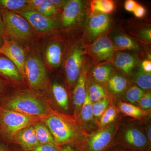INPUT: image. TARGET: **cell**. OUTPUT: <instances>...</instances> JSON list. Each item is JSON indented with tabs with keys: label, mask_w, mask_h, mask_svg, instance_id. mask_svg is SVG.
<instances>
[{
	"label": "cell",
	"mask_w": 151,
	"mask_h": 151,
	"mask_svg": "<svg viewBox=\"0 0 151 151\" xmlns=\"http://www.w3.org/2000/svg\"><path fill=\"white\" fill-rule=\"evenodd\" d=\"M24 73L25 78L32 89L41 91L47 87L48 79L46 68L38 56L31 55L26 58Z\"/></svg>",
	"instance_id": "obj_4"
},
{
	"label": "cell",
	"mask_w": 151,
	"mask_h": 151,
	"mask_svg": "<svg viewBox=\"0 0 151 151\" xmlns=\"http://www.w3.org/2000/svg\"><path fill=\"white\" fill-rule=\"evenodd\" d=\"M52 92L57 105L64 111H68V95L65 88L58 83H54L52 86Z\"/></svg>",
	"instance_id": "obj_20"
},
{
	"label": "cell",
	"mask_w": 151,
	"mask_h": 151,
	"mask_svg": "<svg viewBox=\"0 0 151 151\" xmlns=\"http://www.w3.org/2000/svg\"><path fill=\"white\" fill-rule=\"evenodd\" d=\"M114 40L116 45L120 48L133 50H137L139 48L137 44L127 36H117L114 38Z\"/></svg>",
	"instance_id": "obj_27"
},
{
	"label": "cell",
	"mask_w": 151,
	"mask_h": 151,
	"mask_svg": "<svg viewBox=\"0 0 151 151\" xmlns=\"http://www.w3.org/2000/svg\"><path fill=\"white\" fill-rule=\"evenodd\" d=\"M0 5L11 10L17 11L28 6V4L25 0H0Z\"/></svg>",
	"instance_id": "obj_31"
},
{
	"label": "cell",
	"mask_w": 151,
	"mask_h": 151,
	"mask_svg": "<svg viewBox=\"0 0 151 151\" xmlns=\"http://www.w3.org/2000/svg\"><path fill=\"white\" fill-rule=\"evenodd\" d=\"M145 94V92L139 87L133 86L127 90L126 98L131 103H137Z\"/></svg>",
	"instance_id": "obj_30"
},
{
	"label": "cell",
	"mask_w": 151,
	"mask_h": 151,
	"mask_svg": "<svg viewBox=\"0 0 151 151\" xmlns=\"http://www.w3.org/2000/svg\"><path fill=\"white\" fill-rule=\"evenodd\" d=\"M139 108L144 110H150L151 108V94L148 92L144 94L140 100L137 102Z\"/></svg>",
	"instance_id": "obj_34"
},
{
	"label": "cell",
	"mask_w": 151,
	"mask_h": 151,
	"mask_svg": "<svg viewBox=\"0 0 151 151\" xmlns=\"http://www.w3.org/2000/svg\"><path fill=\"white\" fill-rule=\"evenodd\" d=\"M42 121L48 127L58 145H77L82 141L75 121L68 116L52 109Z\"/></svg>",
	"instance_id": "obj_2"
},
{
	"label": "cell",
	"mask_w": 151,
	"mask_h": 151,
	"mask_svg": "<svg viewBox=\"0 0 151 151\" xmlns=\"http://www.w3.org/2000/svg\"><path fill=\"white\" fill-rule=\"evenodd\" d=\"M1 40H0V47L1 46Z\"/></svg>",
	"instance_id": "obj_46"
},
{
	"label": "cell",
	"mask_w": 151,
	"mask_h": 151,
	"mask_svg": "<svg viewBox=\"0 0 151 151\" xmlns=\"http://www.w3.org/2000/svg\"><path fill=\"white\" fill-rule=\"evenodd\" d=\"M83 5L79 0H70L65 3L61 16V23L64 28L71 27L79 21L82 15Z\"/></svg>",
	"instance_id": "obj_13"
},
{
	"label": "cell",
	"mask_w": 151,
	"mask_h": 151,
	"mask_svg": "<svg viewBox=\"0 0 151 151\" xmlns=\"http://www.w3.org/2000/svg\"><path fill=\"white\" fill-rule=\"evenodd\" d=\"M12 145L4 140L0 139V151H11Z\"/></svg>",
	"instance_id": "obj_38"
},
{
	"label": "cell",
	"mask_w": 151,
	"mask_h": 151,
	"mask_svg": "<svg viewBox=\"0 0 151 151\" xmlns=\"http://www.w3.org/2000/svg\"><path fill=\"white\" fill-rule=\"evenodd\" d=\"M108 151H129L126 149L123 148V147H116L114 148L111 149L110 150Z\"/></svg>",
	"instance_id": "obj_44"
},
{
	"label": "cell",
	"mask_w": 151,
	"mask_h": 151,
	"mask_svg": "<svg viewBox=\"0 0 151 151\" xmlns=\"http://www.w3.org/2000/svg\"><path fill=\"white\" fill-rule=\"evenodd\" d=\"M143 70L146 73H151V62L150 60H145L143 61L142 64Z\"/></svg>",
	"instance_id": "obj_40"
},
{
	"label": "cell",
	"mask_w": 151,
	"mask_h": 151,
	"mask_svg": "<svg viewBox=\"0 0 151 151\" xmlns=\"http://www.w3.org/2000/svg\"><path fill=\"white\" fill-rule=\"evenodd\" d=\"M62 56V49L59 43L52 42L47 46L45 51V58L48 64L52 67L59 66Z\"/></svg>",
	"instance_id": "obj_19"
},
{
	"label": "cell",
	"mask_w": 151,
	"mask_h": 151,
	"mask_svg": "<svg viewBox=\"0 0 151 151\" xmlns=\"http://www.w3.org/2000/svg\"><path fill=\"white\" fill-rule=\"evenodd\" d=\"M111 68L107 65H100L94 68L92 70V75L97 82L105 83L110 79Z\"/></svg>",
	"instance_id": "obj_25"
},
{
	"label": "cell",
	"mask_w": 151,
	"mask_h": 151,
	"mask_svg": "<svg viewBox=\"0 0 151 151\" xmlns=\"http://www.w3.org/2000/svg\"><path fill=\"white\" fill-rule=\"evenodd\" d=\"M84 60V51L80 45L73 49L66 59L65 65L68 83L70 88L73 87L78 80Z\"/></svg>",
	"instance_id": "obj_7"
},
{
	"label": "cell",
	"mask_w": 151,
	"mask_h": 151,
	"mask_svg": "<svg viewBox=\"0 0 151 151\" xmlns=\"http://www.w3.org/2000/svg\"><path fill=\"white\" fill-rule=\"evenodd\" d=\"M116 124H112L92 134L86 141L76 146L80 151H108L112 149Z\"/></svg>",
	"instance_id": "obj_6"
},
{
	"label": "cell",
	"mask_w": 151,
	"mask_h": 151,
	"mask_svg": "<svg viewBox=\"0 0 151 151\" xmlns=\"http://www.w3.org/2000/svg\"><path fill=\"white\" fill-rule=\"evenodd\" d=\"M115 50L114 44L106 37L98 38L90 48L92 57L98 63L111 61L114 57Z\"/></svg>",
	"instance_id": "obj_9"
},
{
	"label": "cell",
	"mask_w": 151,
	"mask_h": 151,
	"mask_svg": "<svg viewBox=\"0 0 151 151\" xmlns=\"http://www.w3.org/2000/svg\"><path fill=\"white\" fill-rule=\"evenodd\" d=\"M88 95L92 103L97 102L105 97V92L103 87L99 84H92L89 87Z\"/></svg>",
	"instance_id": "obj_28"
},
{
	"label": "cell",
	"mask_w": 151,
	"mask_h": 151,
	"mask_svg": "<svg viewBox=\"0 0 151 151\" xmlns=\"http://www.w3.org/2000/svg\"><path fill=\"white\" fill-rule=\"evenodd\" d=\"M120 111L126 116L135 119H141L148 116L150 114V110H144L139 107L131 104L121 102L119 103Z\"/></svg>",
	"instance_id": "obj_21"
},
{
	"label": "cell",
	"mask_w": 151,
	"mask_h": 151,
	"mask_svg": "<svg viewBox=\"0 0 151 151\" xmlns=\"http://www.w3.org/2000/svg\"><path fill=\"white\" fill-rule=\"evenodd\" d=\"M117 116V112L114 107L108 108L100 117V127H105L114 122Z\"/></svg>",
	"instance_id": "obj_32"
},
{
	"label": "cell",
	"mask_w": 151,
	"mask_h": 151,
	"mask_svg": "<svg viewBox=\"0 0 151 151\" xmlns=\"http://www.w3.org/2000/svg\"><path fill=\"white\" fill-rule=\"evenodd\" d=\"M136 83L138 87L142 89H150L151 87V73L140 70L138 72L136 78Z\"/></svg>",
	"instance_id": "obj_29"
},
{
	"label": "cell",
	"mask_w": 151,
	"mask_h": 151,
	"mask_svg": "<svg viewBox=\"0 0 151 151\" xmlns=\"http://www.w3.org/2000/svg\"><path fill=\"white\" fill-rule=\"evenodd\" d=\"M151 29H149L144 31L141 33V35L143 37L148 40H151Z\"/></svg>",
	"instance_id": "obj_41"
},
{
	"label": "cell",
	"mask_w": 151,
	"mask_h": 151,
	"mask_svg": "<svg viewBox=\"0 0 151 151\" xmlns=\"http://www.w3.org/2000/svg\"><path fill=\"white\" fill-rule=\"evenodd\" d=\"M59 151H80L75 145H65L61 146Z\"/></svg>",
	"instance_id": "obj_39"
},
{
	"label": "cell",
	"mask_w": 151,
	"mask_h": 151,
	"mask_svg": "<svg viewBox=\"0 0 151 151\" xmlns=\"http://www.w3.org/2000/svg\"><path fill=\"white\" fill-rule=\"evenodd\" d=\"M109 104V101L106 97L92 103L93 116L97 118H100L108 109Z\"/></svg>",
	"instance_id": "obj_33"
},
{
	"label": "cell",
	"mask_w": 151,
	"mask_h": 151,
	"mask_svg": "<svg viewBox=\"0 0 151 151\" xmlns=\"http://www.w3.org/2000/svg\"><path fill=\"white\" fill-rule=\"evenodd\" d=\"M36 135L40 144H55L48 127L41 121L34 125Z\"/></svg>",
	"instance_id": "obj_22"
},
{
	"label": "cell",
	"mask_w": 151,
	"mask_h": 151,
	"mask_svg": "<svg viewBox=\"0 0 151 151\" xmlns=\"http://www.w3.org/2000/svg\"><path fill=\"white\" fill-rule=\"evenodd\" d=\"M12 145L18 146L22 150L29 151L40 145L33 125L28 126L16 133L11 139Z\"/></svg>",
	"instance_id": "obj_12"
},
{
	"label": "cell",
	"mask_w": 151,
	"mask_h": 151,
	"mask_svg": "<svg viewBox=\"0 0 151 151\" xmlns=\"http://www.w3.org/2000/svg\"><path fill=\"white\" fill-rule=\"evenodd\" d=\"M52 2L56 6V7L57 6H61L63 5V3H64V1H55V0H51Z\"/></svg>",
	"instance_id": "obj_43"
},
{
	"label": "cell",
	"mask_w": 151,
	"mask_h": 151,
	"mask_svg": "<svg viewBox=\"0 0 151 151\" xmlns=\"http://www.w3.org/2000/svg\"><path fill=\"white\" fill-rule=\"evenodd\" d=\"M42 118L29 116L0 105V133L4 140L10 143L14 134L28 126L42 121Z\"/></svg>",
	"instance_id": "obj_3"
},
{
	"label": "cell",
	"mask_w": 151,
	"mask_h": 151,
	"mask_svg": "<svg viewBox=\"0 0 151 151\" xmlns=\"http://www.w3.org/2000/svg\"><path fill=\"white\" fill-rule=\"evenodd\" d=\"M86 71L84 64L73 92L76 116L80 113L81 106L86 97L87 93L86 92Z\"/></svg>",
	"instance_id": "obj_14"
},
{
	"label": "cell",
	"mask_w": 151,
	"mask_h": 151,
	"mask_svg": "<svg viewBox=\"0 0 151 151\" xmlns=\"http://www.w3.org/2000/svg\"><path fill=\"white\" fill-rule=\"evenodd\" d=\"M133 12L134 13L135 17L140 18L145 15L146 11L144 7L138 4Z\"/></svg>",
	"instance_id": "obj_37"
},
{
	"label": "cell",
	"mask_w": 151,
	"mask_h": 151,
	"mask_svg": "<svg viewBox=\"0 0 151 151\" xmlns=\"http://www.w3.org/2000/svg\"><path fill=\"white\" fill-rule=\"evenodd\" d=\"M18 13L29 24L40 32L50 31L56 27L55 21L51 17L44 15L31 8L23 9L18 11Z\"/></svg>",
	"instance_id": "obj_8"
},
{
	"label": "cell",
	"mask_w": 151,
	"mask_h": 151,
	"mask_svg": "<svg viewBox=\"0 0 151 151\" xmlns=\"http://www.w3.org/2000/svg\"><path fill=\"white\" fill-rule=\"evenodd\" d=\"M28 4L29 7L50 17L54 16L57 12V8L51 0H29Z\"/></svg>",
	"instance_id": "obj_17"
},
{
	"label": "cell",
	"mask_w": 151,
	"mask_h": 151,
	"mask_svg": "<svg viewBox=\"0 0 151 151\" xmlns=\"http://www.w3.org/2000/svg\"><path fill=\"white\" fill-rule=\"evenodd\" d=\"M4 27L11 37L19 41L27 40L32 35L29 24L21 16L4 9L1 11Z\"/></svg>",
	"instance_id": "obj_5"
},
{
	"label": "cell",
	"mask_w": 151,
	"mask_h": 151,
	"mask_svg": "<svg viewBox=\"0 0 151 151\" xmlns=\"http://www.w3.org/2000/svg\"><path fill=\"white\" fill-rule=\"evenodd\" d=\"M0 53L6 55L15 64L24 78V66L26 58L23 49L18 44L4 38V44L0 47Z\"/></svg>",
	"instance_id": "obj_10"
},
{
	"label": "cell",
	"mask_w": 151,
	"mask_h": 151,
	"mask_svg": "<svg viewBox=\"0 0 151 151\" xmlns=\"http://www.w3.org/2000/svg\"><path fill=\"white\" fill-rule=\"evenodd\" d=\"M108 82L109 89L115 94L122 93L126 89L128 84L127 79L119 75L112 76Z\"/></svg>",
	"instance_id": "obj_24"
},
{
	"label": "cell",
	"mask_w": 151,
	"mask_h": 151,
	"mask_svg": "<svg viewBox=\"0 0 151 151\" xmlns=\"http://www.w3.org/2000/svg\"><path fill=\"white\" fill-rule=\"evenodd\" d=\"M138 5V3L134 0H127L125 2L124 6L126 10L133 12Z\"/></svg>",
	"instance_id": "obj_36"
},
{
	"label": "cell",
	"mask_w": 151,
	"mask_h": 151,
	"mask_svg": "<svg viewBox=\"0 0 151 151\" xmlns=\"http://www.w3.org/2000/svg\"><path fill=\"white\" fill-rule=\"evenodd\" d=\"M115 65L120 70L129 74L134 69L136 65L135 58L131 54L127 52H119L114 59Z\"/></svg>",
	"instance_id": "obj_18"
},
{
	"label": "cell",
	"mask_w": 151,
	"mask_h": 151,
	"mask_svg": "<svg viewBox=\"0 0 151 151\" xmlns=\"http://www.w3.org/2000/svg\"><path fill=\"white\" fill-rule=\"evenodd\" d=\"M60 147L56 144H40L29 151H59Z\"/></svg>",
	"instance_id": "obj_35"
},
{
	"label": "cell",
	"mask_w": 151,
	"mask_h": 151,
	"mask_svg": "<svg viewBox=\"0 0 151 151\" xmlns=\"http://www.w3.org/2000/svg\"><path fill=\"white\" fill-rule=\"evenodd\" d=\"M124 146L129 151H150L147 139L142 131L136 128L127 129L124 135Z\"/></svg>",
	"instance_id": "obj_11"
},
{
	"label": "cell",
	"mask_w": 151,
	"mask_h": 151,
	"mask_svg": "<svg viewBox=\"0 0 151 151\" xmlns=\"http://www.w3.org/2000/svg\"><path fill=\"white\" fill-rule=\"evenodd\" d=\"M4 24H3L2 19L1 17V14H0V35H2L4 33Z\"/></svg>",
	"instance_id": "obj_42"
},
{
	"label": "cell",
	"mask_w": 151,
	"mask_h": 151,
	"mask_svg": "<svg viewBox=\"0 0 151 151\" xmlns=\"http://www.w3.org/2000/svg\"><path fill=\"white\" fill-rule=\"evenodd\" d=\"M1 83H0V88H1Z\"/></svg>",
	"instance_id": "obj_47"
},
{
	"label": "cell",
	"mask_w": 151,
	"mask_h": 151,
	"mask_svg": "<svg viewBox=\"0 0 151 151\" xmlns=\"http://www.w3.org/2000/svg\"><path fill=\"white\" fill-rule=\"evenodd\" d=\"M1 105L25 115L42 119L52 109L46 97L31 91L16 92L6 98Z\"/></svg>",
	"instance_id": "obj_1"
},
{
	"label": "cell",
	"mask_w": 151,
	"mask_h": 151,
	"mask_svg": "<svg viewBox=\"0 0 151 151\" xmlns=\"http://www.w3.org/2000/svg\"><path fill=\"white\" fill-rule=\"evenodd\" d=\"M11 151H25L22 150L18 146L15 145H12V148Z\"/></svg>",
	"instance_id": "obj_45"
},
{
	"label": "cell",
	"mask_w": 151,
	"mask_h": 151,
	"mask_svg": "<svg viewBox=\"0 0 151 151\" xmlns=\"http://www.w3.org/2000/svg\"><path fill=\"white\" fill-rule=\"evenodd\" d=\"M115 8V4L111 0H94L90 4L92 13L99 12L101 14L112 12Z\"/></svg>",
	"instance_id": "obj_23"
},
{
	"label": "cell",
	"mask_w": 151,
	"mask_h": 151,
	"mask_svg": "<svg viewBox=\"0 0 151 151\" xmlns=\"http://www.w3.org/2000/svg\"><path fill=\"white\" fill-rule=\"evenodd\" d=\"M0 73L17 83H22L24 79L15 64L4 57L0 56Z\"/></svg>",
	"instance_id": "obj_16"
},
{
	"label": "cell",
	"mask_w": 151,
	"mask_h": 151,
	"mask_svg": "<svg viewBox=\"0 0 151 151\" xmlns=\"http://www.w3.org/2000/svg\"><path fill=\"white\" fill-rule=\"evenodd\" d=\"M92 101L90 100L88 93L80 110V115L81 119L84 122H89L92 121L93 117Z\"/></svg>",
	"instance_id": "obj_26"
},
{
	"label": "cell",
	"mask_w": 151,
	"mask_h": 151,
	"mask_svg": "<svg viewBox=\"0 0 151 151\" xmlns=\"http://www.w3.org/2000/svg\"><path fill=\"white\" fill-rule=\"evenodd\" d=\"M110 19L106 14H98L92 16L88 24V32L92 39L107 30L110 26Z\"/></svg>",
	"instance_id": "obj_15"
}]
</instances>
